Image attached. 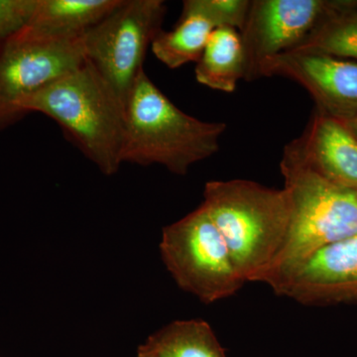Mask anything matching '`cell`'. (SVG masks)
Here are the masks:
<instances>
[{"mask_svg":"<svg viewBox=\"0 0 357 357\" xmlns=\"http://www.w3.org/2000/svg\"><path fill=\"white\" fill-rule=\"evenodd\" d=\"M40 112L57 122L66 136L100 172L121 168L126 109L88 61L21 100V119Z\"/></svg>","mask_w":357,"mask_h":357,"instance_id":"1","label":"cell"},{"mask_svg":"<svg viewBox=\"0 0 357 357\" xmlns=\"http://www.w3.org/2000/svg\"><path fill=\"white\" fill-rule=\"evenodd\" d=\"M202 206L220 230L243 281H261L287 239L292 215L287 191L241 178L211 181Z\"/></svg>","mask_w":357,"mask_h":357,"instance_id":"2","label":"cell"},{"mask_svg":"<svg viewBox=\"0 0 357 357\" xmlns=\"http://www.w3.org/2000/svg\"><path fill=\"white\" fill-rule=\"evenodd\" d=\"M225 129L223 122L199 121L178 109L142 70L126 103L121 161L185 175L217 153Z\"/></svg>","mask_w":357,"mask_h":357,"instance_id":"3","label":"cell"},{"mask_svg":"<svg viewBox=\"0 0 357 357\" xmlns=\"http://www.w3.org/2000/svg\"><path fill=\"white\" fill-rule=\"evenodd\" d=\"M280 170L292 215L285 244L260 281L272 290L319 249L357 236L356 190L312 171L289 144Z\"/></svg>","mask_w":357,"mask_h":357,"instance_id":"4","label":"cell"},{"mask_svg":"<svg viewBox=\"0 0 357 357\" xmlns=\"http://www.w3.org/2000/svg\"><path fill=\"white\" fill-rule=\"evenodd\" d=\"M160 250L178 285L206 304L234 295L245 283L203 206L164 229Z\"/></svg>","mask_w":357,"mask_h":357,"instance_id":"5","label":"cell"},{"mask_svg":"<svg viewBox=\"0 0 357 357\" xmlns=\"http://www.w3.org/2000/svg\"><path fill=\"white\" fill-rule=\"evenodd\" d=\"M166 13L163 0H122L83 36L86 60L114 89L124 109Z\"/></svg>","mask_w":357,"mask_h":357,"instance_id":"6","label":"cell"},{"mask_svg":"<svg viewBox=\"0 0 357 357\" xmlns=\"http://www.w3.org/2000/svg\"><path fill=\"white\" fill-rule=\"evenodd\" d=\"M86 62L83 37L57 38L23 27L0 49V131L20 121L21 100Z\"/></svg>","mask_w":357,"mask_h":357,"instance_id":"7","label":"cell"},{"mask_svg":"<svg viewBox=\"0 0 357 357\" xmlns=\"http://www.w3.org/2000/svg\"><path fill=\"white\" fill-rule=\"evenodd\" d=\"M342 1L325 0H252L241 31L248 82L261 77V67L269 59L292 50Z\"/></svg>","mask_w":357,"mask_h":357,"instance_id":"8","label":"cell"},{"mask_svg":"<svg viewBox=\"0 0 357 357\" xmlns=\"http://www.w3.org/2000/svg\"><path fill=\"white\" fill-rule=\"evenodd\" d=\"M283 77L307 89L318 112L342 121L357 116V62L321 53L288 51L267 60L261 77Z\"/></svg>","mask_w":357,"mask_h":357,"instance_id":"9","label":"cell"},{"mask_svg":"<svg viewBox=\"0 0 357 357\" xmlns=\"http://www.w3.org/2000/svg\"><path fill=\"white\" fill-rule=\"evenodd\" d=\"M273 291L304 305L357 301V236L319 249Z\"/></svg>","mask_w":357,"mask_h":357,"instance_id":"10","label":"cell"},{"mask_svg":"<svg viewBox=\"0 0 357 357\" xmlns=\"http://www.w3.org/2000/svg\"><path fill=\"white\" fill-rule=\"evenodd\" d=\"M289 145L312 171L357 191V138L344 121L318 112Z\"/></svg>","mask_w":357,"mask_h":357,"instance_id":"11","label":"cell"},{"mask_svg":"<svg viewBox=\"0 0 357 357\" xmlns=\"http://www.w3.org/2000/svg\"><path fill=\"white\" fill-rule=\"evenodd\" d=\"M122 0H37L26 29L57 38L83 37Z\"/></svg>","mask_w":357,"mask_h":357,"instance_id":"12","label":"cell"},{"mask_svg":"<svg viewBox=\"0 0 357 357\" xmlns=\"http://www.w3.org/2000/svg\"><path fill=\"white\" fill-rule=\"evenodd\" d=\"M215 29L217 26L199 10L194 0H185L177 25L171 31L162 29L152 42L151 50L169 69H178L198 62Z\"/></svg>","mask_w":357,"mask_h":357,"instance_id":"13","label":"cell"},{"mask_svg":"<svg viewBox=\"0 0 357 357\" xmlns=\"http://www.w3.org/2000/svg\"><path fill=\"white\" fill-rule=\"evenodd\" d=\"M199 84L215 91L234 93L245 77V59L241 32L218 27L210 39L195 69Z\"/></svg>","mask_w":357,"mask_h":357,"instance_id":"14","label":"cell"},{"mask_svg":"<svg viewBox=\"0 0 357 357\" xmlns=\"http://www.w3.org/2000/svg\"><path fill=\"white\" fill-rule=\"evenodd\" d=\"M139 351L154 357H227L211 326L202 319L171 323Z\"/></svg>","mask_w":357,"mask_h":357,"instance_id":"15","label":"cell"},{"mask_svg":"<svg viewBox=\"0 0 357 357\" xmlns=\"http://www.w3.org/2000/svg\"><path fill=\"white\" fill-rule=\"evenodd\" d=\"M290 51L326 54L357 62V3L342 2L337 10Z\"/></svg>","mask_w":357,"mask_h":357,"instance_id":"16","label":"cell"},{"mask_svg":"<svg viewBox=\"0 0 357 357\" xmlns=\"http://www.w3.org/2000/svg\"><path fill=\"white\" fill-rule=\"evenodd\" d=\"M197 7L217 28L243 29L250 7L249 0H194Z\"/></svg>","mask_w":357,"mask_h":357,"instance_id":"17","label":"cell"},{"mask_svg":"<svg viewBox=\"0 0 357 357\" xmlns=\"http://www.w3.org/2000/svg\"><path fill=\"white\" fill-rule=\"evenodd\" d=\"M36 4L37 0H0V49L25 27Z\"/></svg>","mask_w":357,"mask_h":357,"instance_id":"18","label":"cell"},{"mask_svg":"<svg viewBox=\"0 0 357 357\" xmlns=\"http://www.w3.org/2000/svg\"><path fill=\"white\" fill-rule=\"evenodd\" d=\"M345 124L349 126V128L351 129V132L354 133L357 138V116L354 117V119H351V121H345Z\"/></svg>","mask_w":357,"mask_h":357,"instance_id":"19","label":"cell"},{"mask_svg":"<svg viewBox=\"0 0 357 357\" xmlns=\"http://www.w3.org/2000/svg\"><path fill=\"white\" fill-rule=\"evenodd\" d=\"M138 357H154L150 356V354H146V352H143L139 351V354H138Z\"/></svg>","mask_w":357,"mask_h":357,"instance_id":"20","label":"cell"}]
</instances>
